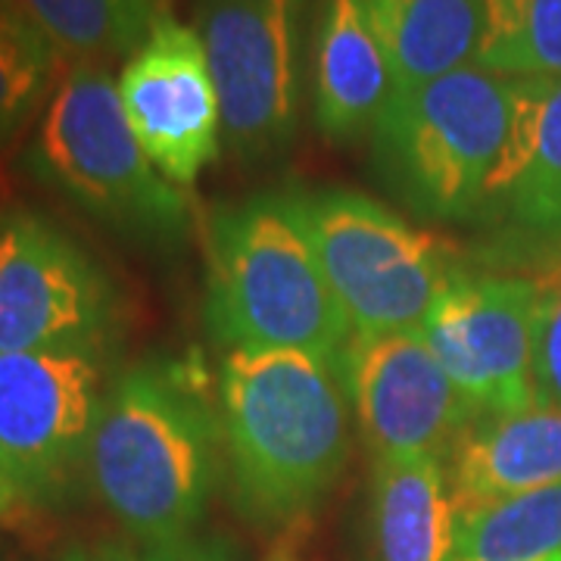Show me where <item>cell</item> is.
Masks as SVG:
<instances>
[{
  "instance_id": "52a82bcc",
  "label": "cell",
  "mask_w": 561,
  "mask_h": 561,
  "mask_svg": "<svg viewBox=\"0 0 561 561\" xmlns=\"http://www.w3.org/2000/svg\"><path fill=\"white\" fill-rule=\"evenodd\" d=\"M306 0H197L194 20L221 113V138L247 165L297 138Z\"/></svg>"
},
{
  "instance_id": "9c48e42d",
  "label": "cell",
  "mask_w": 561,
  "mask_h": 561,
  "mask_svg": "<svg viewBox=\"0 0 561 561\" xmlns=\"http://www.w3.org/2000/svg\"><path fill=\"white\" fill-rule=\"evenodd\" d=\"M94 353H0V490L44 502L88 471L101 415Z\"/></svg>"
},
{
  "instance_id": "cb8c5ba5",
  "label": "cell",
  "mask_w": 561,
  "mask_h": 561,
  "mask_svg": "<svg viewBox=\"0 0 561 561\" xmlns=\"http://www.w3.org/2000/svg\"><path fill=\"white\" fill-rule=\"evenodd\" d=\"M57 561H98V559H94V556H91L88 549H81V546H72V549H66V552H62Z\"/></svg>"
},
{
  "instance_id": "8fae6325",
  "label": "cell",
  "mask_w": 561,
  "mask_h": 561,
  "mask_svg": "<svg viewBox=\"0 0 561 561\" xmlns=\"http://www.w3.org/2000/svg\"><path fill=\"white\" fill-rule=\"evenodd\" d=\"M337 362L375 461H443L481 419L421 334H353Z\"/></svg>"
},
{
  "instance_id": "9a60e30c",
  "label": "cell",
  "mask_w": 561,
  "mask_h": 561,
  "mask_svg": "<svg viewBox=\"0 0 561 561\" xmlns=\"http://www.w3.org/2000/svg\"><path fill=\"white\" fill-rule=\"evenodd\" d=\"M449 474L459 515L561 483V412L530 405L478 419L453 449Z\"/></svg>"
},
{
  "instance_id": "7402d4cb",
  "label": "cell",
  "mask_w": 561,
  "mask_h": 561,
  "mask_svg": "<svg viewBox=\"0 0 561 561\" xmlns=\"http://www.w3.org/2000/svg\"><path fill=\"white\" fill-rule=\"evenodd\" d=\"M534 393L537 405L561 412V290L542 294L534 346Z\"/></svg>"
},
{
  "instance_id": "ffe728a7",
  "label": "cell",
  "mask_w": 561,
  "mask_h": 561,
  "mask_svg": "<svg viewBox=\"0 0 561 561\" xmlns=\"http://www.w3.org/2000/svg\"><path fill=\"white\" fill-rule=\"evenodd\" d=\"M474 66L502 79H561V0H483Z\"/></svg>"
},
{
  "instance_id": "d6986e66",
  "label": "cell",
  "mask_w": 561,
  "mask_h": 561,
  "mask_svg": "<svg viewBox=\"0 0 561 561\" xmlns=\"http://www.w3.org/2000/svg\"><path fill=\"white\" fill-rule=\"evenodd\" d=\"M453 561H561V483L459 515Z\"/></svg>"
},
{
  "instance_id": "6da1fadb",
  "label": "cell",
  "mask_w": 561,
  "mask_h": 561,
  "mask_svg": "<svg viewBox=\"0 0 561 561\" xmlns=\"http://www.w3.org/2000/svg\"><path fill=\"white\" fill-rule=\"evenodd\" d=\"M219 402L194 359L131 365L103 397L88 478L119 524L150 549L187 540L219 483Z\"/></svg>"
},
{
  "instance_id": "44dd1931",
  "label": "cell",
  "mask_w": 561,
  "mask_h": 561,
  "mask_svg": "<svg viewBox=\"0 0 561 561\" xmlns=\"http://www.w3.org/2000/svg\"><path fill=\"white\" fill-rule=\"evenodd\" d=\"M62 57L20 0H0V150L47 106Z\"/></svg>"
},
{
  "instance_id": "ba28073f",
  "label": "cell",
  "mask_w": 561,
  "mask_h": 561,
  "mask_svg": "<svg viewBox=\"0 0 561 561\" xmlns=\"http://www.w3.org/2000/svg\"><path fill=\"white\" fill-rule=\"evenodd\" d=\"M119 300L91 253L38 213L0 219V353H94Z\"/></svg>"
},
{
  "instance_id": "5b68a950",
  "label": "cell",
  "mask_w": 561,
  "mask_h": 561,
  "mask_svg": "<svg viewBox=\"0 0 561 561\" xmlns=\"http://www.w3.org/2000/svg\"><path fill=\"white\" fill-rule=\"evenodd\" d=\"M515 113V79L465 66L393 91L371 128L375 179L431 221H481Z\"/></svg>"
},
{
  "instance_id": "d4e9b609",
  "label": "cell",
  "mask_w": 561,
  "mask_h": 561,
  "mask_svg": "<svg viewBox=\"0 0 561 561\" xmlns=\"http://www.w3.org/2000/svg\"><path fill=\"white\" fill-rule=\"evenodd\" d=\"M275 561H294V559H275Z\"/></svg>"
},
{
  "instance_id": "7a4b0ae2",
  "label": "cell",
  "mask_w": 561,
  "mask_h": 561,
  "mask_svg": "<svg viewBox=\"0 0 561 561\" xmlns=\"http://www.w3.org/2000/svg\"><path fill=\"white\" fill-rule=\"evenodd\" d=\"M216 402L238 508L272 527L306 518L350 459L341 362L294 350H228Z\"/></svg>"
},
{
  "instance_id": "3957f363",
  "label": "cell",
  "mask_w": 561,
  "mask_h": 561,
  "mask_svg": "<svg viewBox=\"0 0 561 561\" xmlns=\"http://www.w3.org/2000/svg\"><path fill=\"white\" fill-rule=\"evenodd\" d=\"M206 321L228 350L337 359L350 319L278 194L219 206L206 225Z\"/></svg>"
},
{
  "instance_id": "e0dca14e",
  "label": "cell",
  "mask_w": 561,
  "mask_h": 561,
  "mask_svg": "<svg viewBox=\"0 0 561 561\" xmlns=\"http://www.w3.org/2000/svg\"><path fill=\"white\" fill-rule=\"evenodd\" d=\"M383 41L393 91L474 66L483 0H365Z\"/></svg>"
},
{
  "instance_id": "30bf717a",
  "label": "cell",
  "mask_w": 561,
  "mask_h": 561,
  "mask_svg": "<svg viewBox=\"0 0 561 561\" xmlns=\"http://www.w3.org/2000/svg\"><path fill=\"white\" fill-rule=\"evenodd\" d=\"M542 294L530 278L459 272L421 324V337L481 419L537 405L534 346Z\"/></svg>"
},
{
  "instance_id": "277c9868",
  "label": "cell",
  "mask_w": 561,
  "mask_h": 561,
  "mask_svg": "<svg viewBox=\"0 0 561 561\" xmlns=\"http://www.w3.org/2000/svg\"><path fill=\"white\" fill-rule=\"evenodd\" d=\"M25 169L125 241L147 250L187 241L191 203L147 160L101 62L66 66L41 113Z\"/></svg>"
},
{
  "instance_id": "5bb4252c",
  "label": "cell",
  "mask_w": 561,
  "mask_h": 561,
  "mask_svg": "<svg viewBox=\"0 0 561 561\" xmlns=\"http://www.w3.org/2000/svg\"><path fill=\"white\" fill-rule=\"evenodd\" d=\"M312 60V113L321 138H368L393 98V72L365 0L321 3Z\"/></svg>"
},
{
  "instance_id": "4fadbf2b",
  "label": "cell",
  "mask_w": 561,
  "mask_h": 561,
  "mask_svg": "<svg viewBox=\"0 0 561 561\" xmlns=\"http://www.w3.org/2000/svg\"><path fill=\"white\" fill-rule=\"evenodd\" d=\"M481 221L524 247H561V79H515V113Z\"/></svg>"
},
{
  "instance_id": "603a6c76",
  "label": "cell",
  "mask_w": 561,
  "mask_h": 561,
  "mask_svg": "<svg viewBox=\"0 0 561 561\" xmlns=\"http://www.w3.org/2000/svg\"><path fill=\"white\" fill-rule=\"evenodd\" d=\"M144 561H231V552L219 540H194V537H187V540L150 549V556Z\"/></svg>"
},
{
  "instance_id": "7c38bea8",
  "label": "cell",
  "mask_w": 561,
  "mask_h": 561,
  "mask_svg": "<svg viewBox=\"0 0 561 561\" xmlns=\"http://www.w3.org/2000/svg\"><path fill=\"white\" fill-rule=\"evenodd\" d=\"M119 101L147 160L175 187H191L219 157L221 113L201 35L172 16L122 62Z\"/></svg>"
},
{
  "instance_id": "ac0fdd59",
  "label": "cell",
  "mask_w": 561,
  "mask_h": 561,
  "mask_svg": "<svg viewBox=\"0 0 561 561\" xmlns=\"http://www.w3.org/2000/svg\"><path fill=\"white\" fill-rule=\"evenodd\" d=\"M66 66L131 57L169 20L172 0H20Z\"/></svg>"
},
{
  "instance_id": "8992f818",
  "label": "cell",
  "mask_w": 561,
  "mask_h": 561,
  "mask_svg": "<svg viewBox=\"0 0 561 561\" xmlns=\"http://www.w3.org/2000/svg\"><path fill=\"white\" fill-rule=\"evenodd\" d=\"M275 194L312 247L353 334H421L431 306L461 272L449 243L356 191Z\"/></svg>"
},
{
  "instance_id": "2e32d148",
  "label": "cell",
  "mask_w": 561,
  "mask_h": 561,
  "mask_svg": "<svg viewBox=\"0 0 561 561\" xmlns=\"http://www.w3.org/2000/svg\"><path fill=\"white\" fill-rule=\"evenodd\" d=\"M371 527L378 561L456 559L459 505L443 461H375Z\"/></svg>"
}]
</instances>
